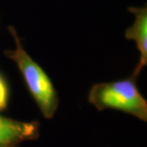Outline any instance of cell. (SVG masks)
<instances>
[{
    "label": "cell",
    "instance_id": "obj_3",
    "mask_svg": "<svg viewBox=\"0 0 147 147\" xmlns=\"http://www.w3.org/2000/svg\"><path fill=\"white\" fill-rule=\"evenodd\" d=\"M36 136V122L18 121L0 115V147H9Z\"/></svg>",
    "mask_w": 147,
    "mask_h": 147
},
{
    "label": "cell",
    "instance_id": "obj_2",
    "mask_svg": "<svg viewBox=\"0 0 147 147\" xmlns=\"http://www.w3.org/2000/svg\"><path fill=\"white\" fill-rule=\"evenodd\" d=\"M89 101L96 109H115L147 120V102L133 79H123L94 85Z\"/></svg>",
    "mask_w": 147,
    "mask_h": 147
},
{
    "label": "cell",
    "instance_id": "obj_4",
    "mask_svg": "<svg viewBox=\"0 0 147 147\" xmlns=\"http://www.w3.org/2000/svg\"><path fill=\"white\" fill-rule=\"evenodd\" d=\"M129 11L134 14L135 21L130 28L126 30L127 39L134 40L140 52V63L135 70L134 76L140 72L147 63V9L130 8Z\"/></svg>",
    "mask_w": 147,
    "mask_h": 147
},
{
    "label": "cell",
    "instance_id": "obj_1",
    "mask_svg": "<svg viewBox=\"0 0 147 147\" xmlns=\"http://www.w3.org/2000/svg\"><path fill=\"white\" fill-rule=\"evenodd\" d=\"M9 31L13 38L16 49L5 52V55L18 67L42 115L47 119H52L58 105V98L54 85L43 69L23 48L14 28L9 27Z\"/></svg>",
    "mask_w": 147,
    "mask_h": 147
},
{
    "label": "cell",
    "instance_id": "obj_5",
    "mask_svg": "<svg viewBox=\"0 0 147 147\" xmlns=\"http://www.w3.org/2000/svg\"><path fill=\"white\" fill-rule=\"evenodd\" d=\"M8 102V88L6 82L0 76V110H3L7 106Z\"/></svg>",
    "mask_w": 147,
    "mask_h": 147
}]
</instances>
